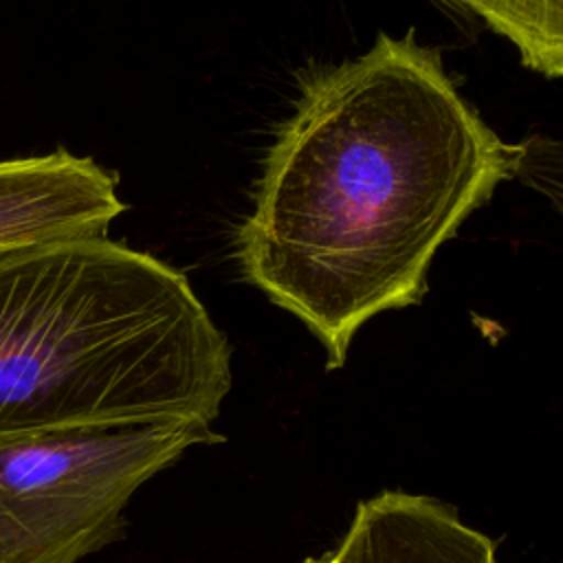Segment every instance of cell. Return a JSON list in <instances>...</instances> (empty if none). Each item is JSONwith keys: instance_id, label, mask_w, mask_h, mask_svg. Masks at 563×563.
I'll return each mask as SVG.
<instances>
[{"instance_id": "2", "label": "cell", "mask_w": 563, "mask_h": 563, "mask_svg": "<svg viewBox=\"0 0 563 563\" xmlns=\"http://www.w3.org/2000/svg\"><path fill=\"white\" fill-rule=\"evenodd\" d=\"M231 345L187 277L108 235L0 249V440L213 424Z\"/></svg>"}, {"instance_id": "8", "label": "cell", "mask_w": 563, "mask_h": 563, "mask_svg": "<svg viewBox=\"0 0 563 563\" xmlns=\"http://www.w3.org/2000/svg\"><path fill=\"white\" fill-rule=\"evenodd\" d=\"M303 563H336L330 552H323L321 556H308Z\"/></svg>"}, {"instance_id": "5", "label": "cell", "mask_w": 563, "mask_h": 563, "mask_svg": "<svg viewBox=\"0 0 563 563\" xmlns=\"http://www.w3.org/2000/svg\"><path fill=\"white\" fill-rule=\"evenodd\" d=\"M328 552L336 563H499L497 543L455 506L407 490L361 499Z\"/></svg>"}, {"instance_id": "6", "label": "cell", "mask_w": 563, "mask_h": 563, "mask_svg": "<svg viewBox=\"0 0 563 563\" xmlns=\"http://www.w3.org/2000/svg\"><path fill=\"white\" fill-rule=\"evenodd\" d=\"M490 29L508 37L521 62L556 79L563 75V0H460Z\"/></svg>"}, {"instance_id": "4", "label": "cell", "mask_w": 563, "mask_h": 563, "mask_svg": "<svg viewBox=\"0 0 563 563\" xmlns=\"http://www.w3.org/2000/svg\"><path fill=\"white\" fill-rule=\"evenodd\" d=\"M123 209L117 178L88 156L57 150L0 161V249L106 235Z\"/></svg>"}, {"instance_id": "1", "label": "cell", "mask_w": 563, "mask_h": 563, "mask_svg": "<svg viewBox=\"0 0 563 563\" xmlns=\"http://www.w3.org/2000/svg\"><path fill=\"white\" fill-rule=\"evenodd\" d=\"M523 152L484 123L435 48L378 33L303 81L238 231L240 268L339 369L369 319L422 299L433 255Z\"/></svg>"}, {"instance_id": "3", "label": "cell", "mask_w": 563, "mask_h": 563, "mask_svg": "<svg viewBox=\"0 0 563 563\" xmlns=\"http://www.w3.org/2000/svg\"><path fill=\"white\" fill-rule=\"evenodd\" d=\"M213 424L163 422L0 440V563H79L123 537L125 506Z\"/></svg>"}, {"instance_id": "7", "label": "cell", "mask_w": 563, "mask_h": 563, "mask_svg": "<svg viewBox=\"0 0 563 563\" xmlns=\"http://www.w3.org/2000/svg\"><path fill=\"white\" fill-rule=\"evenodd\" d=\"M438 4H442L444 9H449V11H453V13H457V15H466V9L462 7V2L460 0H435Z\"/></svg>"}]
</instances>
